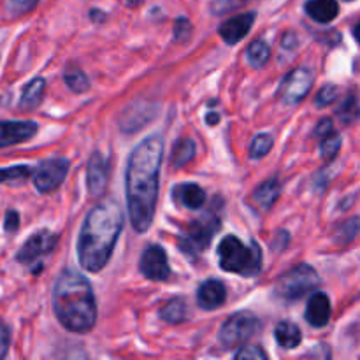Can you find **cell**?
I'll use <instances>...</instances> for the list:
<instances>
[{
    "instance_id": "6da1fadb",
    "label": "cell",
    "mask_w": 360,
    "mask_h": 360,
    "mask_svg": "<svg viewBox=\"0 0 360 360\" xmlns=\"http://www.w3.org/2000/svg\"><path fill=\"white\" fill-rule=\"evenodd\" d=\"M164 158V139L150 136L129 157L125 172L127 206L134 231L144 234L153 224L158 199V178Z\"/></svg>"
},
{
    "instance_id": "7a4b0ae2",
    "label": "cell",
    "mask_w": 360,
    "mask_h": 360,
    "mask_svg": "<svg viewBox=\"0 0 360 360\" xmlns=\"http://www.w3.org/2000/svg\"><path fill=\"white\" fill-rule=\"evenodd\" d=\"M123 229V211L115 200L97 204L88 213L77 239V259L83 269L98 273L109 262Z\"/></svg>"
},
{
    "instance_id": "3957f363",
    "label": "cell",
    "mask_w": 360,
    "mask_h": 360,
    "mask_svg": "<svg viewBox=\"0 0 360 360\" xmlns=\"http://www.w3.org/2000/svg\"><path fill=\"white\" fill-rule=\"evenodd\" d=\"M53 309L67 330L90 333L97 323V302L90 281L74 269L63 271L53 288Z\"/></svg>"
},
{
    "instance_id": "277c9868",
    "label": "cell",
    "mask_w": 360,
    "mask_h": 360,
    "mask_svg": "<svg viewBox=\"0 0 360 360\" xmlns=\"http://www.w3.org/2000/svg\"><path fill=\"white\" fill-rule=\"evenodd\" d=\"M220 267L227 273L241 274L245 278L257 276L262 267V252L255 241L243 245L236 236H227L218 246Z\"/></svg>"
},
{
    "instance_id": "5b68a950",
    "label": "cell",
    "mask_w": 360,
    "mask_h": 360,
    "mask_svg": "<svg viewBox=\"0 0 360 360\" xmlns=\"http://www.w3.org/2000/svg\"><path fill=\"white\" fill-rule=\"evenodd\" d=\"M319 287L320 278L316 271L308 264H299V266H295L294 269H290L280 278L276 288H274V294L281 301L292 302L299 301V299H302Z\"/></svg>"
},
{
    "instance_id": "8992f818",
    "label": "cell",
    "mask_w": 360,
    "mask_h": 360,
    "mask_svg": "<svg viewBox=\"0 0 360 360\" xmlns=\"http://www.w3.org/2000/svg\"><path fill=\"white\" fill-rule=\"evenodd\" d=\"M220 231V220L214 214L207 213L190 224L186 227L185 234L179 239V250L190 257H195L202 253L213 241L214 234Z\"/></svg>"
},
{
    "instance_id": "52a82bcc",
    "label": "cell",
    "mask_w": 360,
    "mask_h": 360,
    "mask_svg": "<svg viewBox=\"0 0 360 360\" xmlns=\"http://www.w3.org/2000/svg\"><path fill=\"white\" fill-rule=\"evenodd\" d=\"M260 322L255 315L248 311H241L232 315L227 322L221 326L218 340L225 348L241 347L250 340L253 334L259 333Z\"/></svg>"
},
{
    "instance_id": "ba28073f",
    "label": "cell",
    "mask_w": 360,
    "mask_h": 360,
    "mask_svg": "<svg viewBox=\"0 0 360 360\" xmlns=\"http://www.w3.org/2000/svg\"><path fill=\"white\" fill-rule=\"evenodd\" d=\"M69 172L67 158H49L42 160L34 169V185L41 193H51L58 188Z\"/></svg>"
},
{
    "instance_id": "9c48e42d",
    "label": "cell",
    "mask_w": 360,
    "mask_h": 360,
    "mask_svg": "<svg viewBox=\"0 0 360 360\" xmlns=\"http://www.w3.org/2000/svg\"><path fill=\"white\" fill-rule=\"evenodd\" d=\"M313 86V72L306 67H297L285 76L280 86V98L283 104L295 105L308 95Z\"/></svg>"
},
{
    "instance_id": "30bf717a",
    "label": "cell",
    "mask_w": 360,
    "mask_h": 360,
    "mask_svg": "<svg viewBox=\"0 0 360 360\" xmlns=\"http://www.w3.org/2000/svg\"><path fill=\"white\" fill-rule=\"evenodd\" d=\"M58 243V236L49 231H39L21 246L20 252L16 253V260L21 264H34L41 257L48 255L55 250Z\"/></svg>"
},
{
    "instance_id": "8fae6325",
    "label": "cell",
    "mask_w": 360,
    "mask_h": 360,
    "mask_svg": "<svg viewBox=\"0 0 360 360\" xmlns=\"http://www.w3.org/2000/svg\"><path fill=\"white\" fill-rule=\"evenodd\" d=\"M139 269L143 273V276H146L148 280L153 281H165L171 274V267H169L167 255H165L164 250L160 246L153 245L148 246L143 252L141 257Z\"/></svg>"
},
{
    "instance_id": "7c38bea8",
    "label": "cell",
    "mask_w": 360,
    "mask_h": 360,
    "mask_svg": "<svg viewBox=\"0 0 360 360\" xmlns=\"http://www.w3.org/2000/svg\"><path fill=\"white\" fill-rule=\"evenodd\" d=\"M109 164L102 153H94L86 165V186L91 197L102 195L108 186Z\"/></svg>"
},
{
    "instance_id": "4fadbf2b",
    "label": "cell",
    "mask_w": 360,
    "mask_h": 360,
    "mask_svg": "<svg viewBox=\"0 0 360 360\" xmlns=\"http://www.w3.org/2000/svg\"><path fill=\"white\" fill-rule=\"evenodd\" d=\"M37 132V123L30 122H0V148H9L14 144L32 139Z\"/></svg>"
},
{
    "instance_id": "5bb4252c",
    "label": "cell",
    "mask_w": 360,
    "mask_h": 360,
    "mask_svg": "<svg viewBox=\"0 0 360 360\" xmlns=\"http://www.w3.org/2000/svg\"><path fill=\"white\" fill-rule=\"evenodd\" d=\"M255 21V13H245L238 14V16L231 18V20L224 21L218 28V34L224 39L227 44H238L241 39H245L248 35V32L252 30V25Z\"/></svg>"
},
{
    "instance_id": "9a60e30c",
    "label": "cell",
    "mask_w": 360,
    "mask_h": 360,
    "mask_svg": "<svg viewBox=\"0 0 360 360\" xmlns=\"http://www.w3.org/2000/svg\"><path fill=\"white\" fill-rule=\"evenodd\" d=\"M306 320L311 327L322 329L330 320V301L323 292H313L306 306Z\"/></svg>"
},
{
    "instance_id": "2e32d148",
    "label": "cell",
    "mask_w": 360,
    "mask_h": 360,
    "mask_svg": "<svg viewBox=\"0 0 360 360\" xmlns=\"http://www.w3.org/2000/svg\"><path fill=\"white\" fill-rule=\"evenodd\" d=\"M227 299V290L218 280L204 281L197 290V302L202 309H218Z\"/></svg>"
},
{
    "instance_id": "e0dca14e",
    "label": "cell",
    "mask_w": 360,
    "mask_h": 360,
    "mask_svg": "<svg viewBox=\"0 0 360 360\" xmlns=\"http://www.w3.org/2000/svg\"><path fill=\"white\" fill-rule=\"evenodd\" d=\"M174 199L188 210H199L206 202V192L195 183H183L174 188Z\"/></svg>"
},
{
    "instance_id": "ac0fdd59",
    "label": "cell",
    "mask_w": 360,
    "mask_h": 360,
    "mask_svg": "<svg viewBox=\"0 0 360 360\" xmlns=\"http://www.w3.org/2000/svg\"><path fill=\"white\" fill-rule=\"evenodd\" d=\"M306 13L319 23H330L340 14V6L336 0H308Z\"/></svg>"
},
{
    "instance_id": "d6986e66",
    "label": "cell",
    "mask_w": 360,
    "mask_h": 360,
    "mask_svg": "<svg viewBox=\"0 0 360 360\" xmlns=\"http://www.w3.org/2000/svg\"><path fill=\"white\" fill-rule=\"evenodd\" d=\"M281 193V185L278 178H271L267 181H264L262 185L257 186V190L253 192V202L257 204L262 210H269L273 207V204L276 202L278 197Z\"/></svg>"
},
{
    "instance_id": "ffe728a7",
    "label": "cell",
    "mask_w": 360,
    "mask_h": 360,
    "mask_svg": "<svg viewBox=\"0 0 360 360\" xmlns=\"http://www.w3.org/2000/svg\"><path fill=\"white\" fill-rule=\"evenodd\" d=\"M274 336H276L278 345L285 350H292V348H297L302 341L301 329H299L295 323L292 322H280L274 330Z\"/></svg>"
},
{
    "instance_id": "44dd1931",
    "label": "cell",
    "mask_w": 360,
    "mask_h": 360,
    "mask_svg": "<svg viewBox=\"0 0 360 360\" xmlns=\"http://www.w3.org/2000/svg\"><path fill=\"white\" fill-rule=\"evenodd\" d=\"M46 81L42 77H35L30 83L25 86L23 94L20 98V108L23 109H35L42 101V95H44Z\"/></svg>"
},
{
    "instance_id": "7402d4cb",
    "label": "cell",
    "mask_w": 360,
    "mask_h": 360,
    "mask_svg": "<svg viewBox=\"0 0 360 360\" xmlns=\"http://www.w3.org/2000/svg\"><path fill=\"white\" fill-rule=\"evenodd\" d=\"M186 313H188V308H186L185 299H171L164 304V308L160 309V316L169 323H181L186 320Z\"/></svg>"
},
{
    "instance_id": "603a6c76",
    "label": "cell",
    "mask_w": 360,
    "mask_h": 360,
    "mask_svg": "<svg viewBox=\"0 0 360 360\" xmlns=\"http://www.w3.org/2000/svg\"><path fill=\"white\" fill-rule=\"evenodd\" d=\"M195 143L192 139H181L174 144L172 148V155H171V162L174 167H181V165L188 164L195 158Z\"/></svg>"
},
{
    "instance_id": "cb8c5ba5",
    "label": "cell",
    "mask_w": 360,
    "mask_h": 360,
    "mask_svg": "<svg viewBox=\"0 0 360 360\" xmlns=\"http://www.w3.org/2000/svg\"><path fill=\"white\" fill-rule=\"evenodd\" d=\"M246 58H248V63L255 69H260V67L266 65L271 58V49L269 46L264 41L257 39L252 44L248 46V51H246Z\"/></svg>"
},
{
    "instance_id": "d4e9b609",
    "label": "cell",
    "mask_w": 360,
    "mask_h": 360,
    "mask_svg": "<svg viewBox=\"0 0 360 360\" xmlns=\"http://www.w3.org/2000/svg\"><path fill=\"white\" fill-rule=\"evenodd\" d=\"M341 148V137L338 136L336 130H333L327 136L320 137V155L326 162H330L338 153H340Z\"/></svg>"
},
{
    "instance_id": "484cf974",
    "label": "cell",
    "mask_w": 360,
    "mask_h": 360,
    "mask_svg": "<svg viewBox=\"0 0 360 360\" xmlns=\"http://www.w3.org/2000/svg\"><path fill=\"white\" fill-rule=\"evenodd\" d=\"M273 144L274 139L271 134H259V136H255V139L250 144V158H253V160L264 158L271 151Z\"/></svg>"
},
{
    "instance_id": "4316f807",
    "label": "cell",
    "mask_w": 360,
    "mask_h": 360,
    "mask_svg": "<svg viewBox=\"0 0 360 360\" xmlns=\"http://www.w3.org/2000/svg\"><path fill=\"white\" fill-rule=\"evenodd\" d=\"M65 83H67V86L74 91V94H83V91H86L88 88H90V81H88L86 74H84L83 70L76 69V67H70V69H67Z\"/></svg>"
},
{
    "instance_id": "83f0119b",
    "label": "cell",
    "mask_w": 360,
    "mask_h": 360,
    "mask_svg": "<svg viewBox=\"0 0 360 360\" xmlns=\"http://www.w3.org/2000/svg\"><path fill=\"white\" fill-rule=\"evenodd\" d=\"M30 176H34V169L28 167V165H14V167L0 169V183L25 181Z\"/></svg>"
},
{
    "instance_id": "f1b7e54d",
    "label": "cell",
    "mask_w": 360,
    "mask_h": 360,
    "mask_svg": "<svg viewBox=\"0 0 360 360\" xmlns=\"http://www.w3.org/2000/svg\"><path fill=\"white\" fill-rule=\"evenodd\" d=\"M360 115V108H359V101L355 95H348L345 98V102L341 104V108L338 109V118L341 120L343 123H352L354 120H357Z\"/></svg>"
},
{
    "instance_id": "f546056e",
    "label": "cell",
    "mask_w": 360,
    "mask_h": 360,
    "mask_svg": "<svg viewBox=\"0 0 360 360\" xmlns=\"http://www.w3.org/2000/svg\"><path fill=\"white\" fill-rule=\"evenodd\" d=\"M360 232V218H352V220L345 221L338 231V243L340 245H348L354 241V238Z\"/></svg>"
},
{
    "instance_id": "4dcf8cb0",
    "label": "cell",
    "mask_w": 360,
    "mask_h": 360,
    "mask_svg": "<svg viewBox=\"0 0 360 360\" xmlns=\"http://www.w3.org/2000/svg\"><path fill=\"white\" fill-rule=\"evenodd\" d=\"M250 0H211V13L221 16V14L232 13V11L239 9V7L246 6Z\"/></svg>"
},
{
    "instance_id": "1f68e13d",
    "label": "cell",
    "mask_w": 360,
    "mask_h": 360,
    "mask_svg": "<svg viewBox=\"0 0 360 360\" xmlns=\"http://www.w3.org/2000/svg\"><path fill=\"white\" fill-rule=\"evenodd\" d=\"M338 95H340L338 86H334V84H326V86L319 91V95H316V98H315L316 105H320V108H326V105L334 104L338 98Z\"/></svg>"
},
{
    "instance_id": "d6a6232c",
    "label": "cell",
    "mask_w": 360,
    "mask_h": 360,
    "mask_svg": "<svg viewBox=\"0 0 360 360\" xmlns=\"http://www.w3.org/2000/svg\"><path fill=\"white\" fill-rule=\"evenodd\" d=\"M236 359H267V354L260 347H245L241 350H238Z\"/></svg>"
},
{
    "instance_id": "836d02e7",
    "label": "cell",
    "mask_w": 360,
    "mask_h": 360,
    "mask_svg": "<svg viewBox=\"0 0 360 360\" xmlns=\"http://www.w3.org/2000/svg\"><path fill=\"white\" fill-rule=\"evenodd\" d=\"M18 229H20V214H18V211L9 210L6 213V218H4V231L14 234Z\"/></svg>"
},
{
    "instance_id": "e575fe53",
    "label": "cell",
    "mask_w": 360,
    "mask_h": 360,
    "mask_svg": "<svg viewBox=\"0 0 360 360\" xmlns=\"http://www.w3.org/2000/svg\"><path fill=\"white\" fill-rule=\"evenodd\" d=\"M9 341H11L9 327L0 320V359H4L7 355V350H9Z\"/></svg>"
},
{
    "instance_id": "d590c367",
    "label": "cell",
    "mask_w": 360,
    "mask_h": 360,
    "mask_svg": "<svg viewBox=\"0 0 360 360\" xmlns=\"http://www.w3.org/2000/svg\"><path fill=\"white\" fill-rule=\"evenodd\" d=\"M39 0H9V6L13 7L16 13H28L37 6Z\"/></svg>"
},
{
    "instance_id": "8d00e7d4",
    "label": "cell",
    "mask_w": 360,
    "mask_h": 360,
    "mask_svg": "<svg viewBox=\"0 0 360 360\" xmlns=\"http://www.w3.org/2000/svg\"><path fill=\"white\" fill-rule=\"evenodd\" d=\"M190 32H192V25H190L188 20H185V18H183V20L176 21V25H174L176 37H178V39H181V37L186 39L190 35Z\"/></svg>"
},
{
    "instance_id": "74e56055",
    "label": "cell",
    "mask_w": 360,
    "mask_h": 360,
    "mask_svg": "<svg viewBox=\"0 0 360 360\" xmlns=\"http://www.w3.org/2000/svg\"><path fill=\"white\" fill-rule=\"evenodd\" d=\"M334 130V123H333V120H329V118H326V120H322V122L319 123V127H316V130H315V136L319 137H323V136H327V134H330Z\"/></svg>"
},
{
    "instance_id": "f35d334b",
    "label": "cell",
    "mask_w": 360,
    "mask_h": 360,
    "mask_svg": "<svg viewBox=\"0 0 360 360\" xmlns=\"http://www.w3.org/2000/svg\"><path fill=\"white\" fill-rule=\"evenodd\" d=\"M297 44V39H295V35H292V34H287L285 35V39H283V48H294V46Z\"/></svg>"
},
{
    "instance_id": "ab89813d",
    "label": "cell",
    "mask_w": 360,
    "mask_h": 360,
    "mask_svg": "<svg viewBox=\"0 0 360 360\" xmlns=\"http://www.w3.org/2000/svg\"><path fill=\"white\" fill-rule=\"evenodd\" d=\"M218 122H220V115H218V112H211V115L206 116L207 125H217Z\"/></svg>"
},
{
    "instance_id": "60d3db41",
    "label": "cell",
    "mask_w": 360,
    "mask_h": 360,
    "mask_svg": "<svg viewBox=\"0 0 360 360\" xmlns=\"http://www.w3.org/2000/svg\"><path fill=\"white\" fill-rule=\"evenodd\" d=\"M104 18V14L98 13V11H91V20H102Z\"/></svg>"
},
{
    "instance_id": "b9f144b4",
    "label": "cell",
    "mask_w": 360,
    "mask_h": 360,
    "mask_svg": "<svg viewBox=\"0 0 360 360\" xmlns=\"http://www.w3.org/2000/svg\"><path fill=\"white\" fill-rule=\"evenodd\" d=\"M354 35H355V39H357L359 44H360V21L357 23V27L354 28Z\"/></svg>"
},
{
    "instance_id": "7bdbcfd3",
    "label": "cell",
    "mask_w": 360,
    "mask_h": 360,
    "mask_svg": "<svg viewBox=\"0 0 360 360\" xmlns=\"http://www.w3.org/2000/svg\"><path fill=\"white\" fill-rule=\"evenodd\" d=\"M127 2H129L130 6H139V4H143L144 0H127Z\"/></svg>"
}]
</instances>
